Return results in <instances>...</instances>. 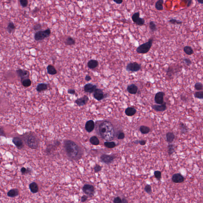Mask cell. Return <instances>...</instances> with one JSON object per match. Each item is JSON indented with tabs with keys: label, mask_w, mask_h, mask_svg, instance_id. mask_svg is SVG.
<instances>
[{
	"label": "cell",
	"mask_w": 203,
	"mask_h": 203,
	"mask_svg": "<svg viewBox=\"0 0 203 203\" xmlns=\"http://www.w3.org/2000/svg\"><path fill=\"white\" fill-rule=\"evenodd\" d=\"M68 93L69 94H75V90L74 89H69L68 90Z\"/></svg>",
	"instance_id": "55"
},
{
	"label": "cell",
	"mask_w": 203,
	"mask_h": 203,
	"mask_svg": "<svg viewBox=\"0 0 203 203\" xmlns=\"http://www.w3.org/2000/svg\"><path fill=\"white\" fill-rule=\"evenodd\" d=\"M122 203H128V202L127 201V199H125V198H122Z\"/></svg>",
	"instance_id": "59"
},
{
	"label": "cell",
	"mask_w": 203,
	"mask_h": 203,
	"mask_svg": "<svg viewBox=\"0 0 203 203\" xmlns=\"http://www.w3.org/2000/svg\"><path fill=\"white\" fill-rule=\"evenodd\" d=\"M183 50L184 52L188 55H191L194 53V51L192 49L191 46H184L183 48Z\"/></svg>",
	"instance_id": "31"
},
{
	"label": "cell",
	"mask_w": 203,
	"mask_h": 203,
	"mask_svg": "<svg viewBox=\"0 0 203 203\" xmlns=\"http://www.w3.org/2000/svg\"><path fill=\"white\" fill-rule=\"evenodd\" d=\"M141 68V67L140 64L136 62H134L128 64L126 67V70L127 71L136 72L139 71Z\"/></svg>",
	"instance_id": "7"
},
{
	"label": "cell",
	"mask_w": 203,
	"mask_h": 203,
	"mask_svg": "<svg viewBox=\"0 0 203 203\" xmlns=\"http://www.w3.org/2000/svg\"><path fill=\"white\" fill-rule=\"evenodd\" d=\"M194 97L198 99H203V91L195 92L194 94Z\"/></svg>",
	"instance_id": "37"
},
{
	"label": "cell",
	"mask_w": 203,
	"mask_h": 203,
	"mask_svg": "<svg viewBox=\"0 0 203 203\" xmlns=\"http://www.w3.org/2000/svg\"><path fill=\"white\" fill-rule=\"evenodd\" d=\"M173 182L175 183H181L184 181V177L180 173L174 174L171 178Z\"/></svg>",
	"instance_id": "10"
},
{
	"label": "cell",
	"mask_w": 203,
	"mask_h": 203,
	"mask_svg": "<svg viewBox=\"0 0 203 203\" xmlns=\"http://www.w3.org/2000/svg\"><path fill=\"white\" fill-rule=\"evenodd\" d=\"M197 1L198 2V3H200V4H203V0H198Z\"/></svg>",
	"instance_id": "60"
},
{
	"label": "cell",
	"mask_w": 203,
	"mask_h": 203,
	"mask_svg": "<svg viewBox=\"0 0 203 203\" xmlns=\"http://www.w3.org/2000/svg\"><path fill=\"white\" fill-rule=\"evenodd\" d=\"M183 62L187 66H190L192 62L190 59L188 58H184L183 59Z\"/></svg>",
	"instance_id": "48"
},
{
	"label": "cell",
	"mask_w": 203,
	"mask_h": 203,
	"mask_svg": "<svg viewBox=\"0 0 203 203\" xmlns=\"http://www.w3.org/2000/svg\"><path fill=\"white\" fill-rule=\"evenodd\" d=\"M194 88L195 90L198 91H200L201 90H203V85L202 83L199 82L196 83H195L194 85Z\"/></svg>",
	"instance_id": "41"
},
{
	"label": "cell",
	"mask_w": 203,
	"mask_h": 203,
	"mask_svg": "<svg viewBox=\"0 0 203 203\" xmlns=\"http://www.w3.org/2000/svg\"><path fill=\"white\" fill-rule=\"evenodd\" d=\"M149 28L152 32L157 31V28L156 24L153 21H151L149 23Z\"/></svg>",
	"instance_id": "39"
},
{
	"label": "cell",
	"mask_w": 203,
	"mask_h": 203,
	"mask_svg": "<svg viewBox=\"0 0 203 203\" xmlns=\"http://www.w3.org/2000/svg\"><path fill=\"white\" fill-rule=\"evenodd\" d=\"M97 89V85H93V84L88 83L84 86V90L86 93H94Z\"/></svg>",
	"instance_id": "12"
},
{
	"label": "cell",
	"mask_w": 203,
	"mask_h": 203,
	"mask_svg": "<svg viewBox=\"0 0 203 203\" xmlns=\"http://www.w3.org/2000/svg\"><path fill=\"white\" fill-rule=\"evenodd\" d=\"M153 41V39H149L148 42L139 46L136 49L137 53L142 54H144L148 53L152 47Z\"/></svg>",
	"instance_id": "4"
},
{
	"label": "cell",
	"mask_w": 203,
	"mask_h": 203,
	"mask_svg": "<svg viewBox=\"0 0 203 203\" xmlns=\"http://www.w3.org/2000/svg\"><path fill=\"white\" fill-rule=\"evenodd\" d=\"M94 171L96 173L99 172L102 170V167L99 165H96L94 168Z\"/></svg>",
	"instance_id": "50"
},
{
	"label": "cell",
	"mask_w": 203,
	"mask_h": 203,
	"mask_svg": "<svg viewBox=\"0 0 203 203\" xmlns=\"http://www.w3.org/2000/svg\"><path fill=\"white\" fill-rule=\"evenodd\" d=\"M83 191L88 196H93L94 195L95 188L93 185L86 184L84 185L82 188Z\"/></svg>",
	"instance_id": "6"
},
{
	"label": "cell",
	"mask_w": 203,
	"mask_h": 203,
	"mask_svg": "<svg viewBox=\"0 0 203 203\" xmlns=\"http://www.w3.org/2000/svg\"><path fill=\"white\" fill-rule=\"evenodd\" d=\"M89 100V98L87 96H85L83 97L77 99L75 102L79 106H81L86 104Z\"/></svg>",
	"instance_id": "14"
},
{
	"label": "cell",
	"mask_w": 203,
	"mask_h": 203,
	"mask_svg": "<svg viewBox=\"0 0 203 203\" xmlns=\"http://www.w3.org/2000/svg\"><path fill=\"white\" fill-rule=\"evenodd\" d=\"M179 128L182 134H186L188 131V127L185 124L182 122H180L179 124Z\"/></svg>",
	"instance_id": "27"
},
{
	"label": "cell",
	"mask_w": 203,
	"mask_h": 203,
	"mask_svg": "<svg viewBox=\"0 0 203 203\" xmlns=\"http://www.w3.org/2000/svg\"><path fill=\"white\" fill-rule=\"evenodd\" d=\"M65 43L67 45L71 46L74 45L75 43V41L73 37L69 36L66 38V40L65 41Z\"/></svg>",
	"instance_id": "30"
},
{
	"label": "cell",
	"mask_w": 203,
	"mask_h": 203,
	"mask_svg": "<svg viewBox=\"0 0 203 203\" xmlns=\"http://www.w3.org/2000/svg\"><path fill=\"white\" fill-rule=\"evenodd\" d=\"M15 28L16 27L14 23L12 22H10L8 23L7 27V30L9 34H11L14 31Z\"/></svg>",
	"instance_id": "28"
},
{
	"label": "cell",
	"mask_w": 203,
	"mask_h": 203,
	"mask_svg": "<svg viewBox=\"0 0 203 203\" xmlns=\"http://www.w3.org/2000/svg\"><path fill=\"white\" fill-rule=\"evenodd\" d=\"M29 188L32 193L35 194L37 193L39 191V186L35 182H33L30 183L29 185Z\"/></svg>",
	"instance_id": "21"
},
{
	"label": "cell",
	"mask_w": 203,
	"mask_h": 203,
	"mask_svg": "<svg viewBox=\"0 0 203 203\" xmlns=\"http://www.w3.org/2000/svg\"><path fill=\"white\" fill-rule=\"evenodd\" d=\"M90 143L94 145H98L99 144L100 142L98 138L95 136H93L90 139Z\"/></svg>",
	"instance_id": "34"
},
{
	"label": "cell",
	"mask_w": 203,
	"mask_h": 203,
	"mask_svg": "<svg viewBox=\"0 0 203 203\" xmlns=\"http://www.w3.org/2000/svg\"><path fill=\"white\" fill-rule=\"evenodd\" d=\"M95 127V125L94 121L93 120H89L87 121L85 124V128L88 132H90L94 130Z\"/></svg>",
	"instance_id": "17"
},
{
	"label": "cell",
	"mask_w": 203,
	"mask_h": 203,
	"mask_svg": "<svg viewBox=\"0 0 203 203\" xmlns=\"http://www.w3.org/2000/svg\"><path fill=\"white\" fill-rule=\"evenodd\" d=\"M145 23V20L143 18H139V19L137 21L136 24L138 26H143V25Z\"/></svg>",
	"instance_id": "46"
},
{
	"label": "cell",
	"mask_w": 203,
	"mask_h": 203,
	"mask_svg": "<svg viewBox=\"0 0 203 203\" xmlns=\"http://www.w3.org/2000/svg\"><path fill=\"white\" fill-rule=\"evenodd\" d=\"M21 81L23 86L26 87L30 86L31 85V81L29 78L26 79Z\"/></svg>",
	"instance_id": "33"
},
{
	"label": "cell",
	"mask_w": 203,
	"mask_h": 203,
	"mask_svg": "<svg viewBox=\"0 0 203 203\" xmlns=\"http://www.w3.org/2000/svg\"><path fill=\"white\" fill-rule=\"evenodd\" d=\"M12 142L19 149L23 148V144L22 140L18 137H14L12 139Z\"/></svg>",
	"instance_id": "15"
},
{
	"label": "cell",
	"mask_w": 203,
	"mask_h": 203,
	"mask_svg": "<svg viewBox=\"0 0 203 203\" xmlns=\"http://www.w3.org/2000/svg\"><path fill=\"white\" fill-rule=\"evenodd\" d=\"M169 22L170 23L172 24L175 25V24H181L183 23V22H182L181 21L177 20L175 19H171L169 21Z\"/></svg>",
	"instance_id": "42"
},
{
	"label": "cell",
	"mask_w": 203,
	"mask_h": 203,
	"mask_svg": "<svg viewBox=\"0 0 203 203\" xmlns=\"http://www.w3.org/2000/svg\"><path fill=\"white\" fill-rule=\"evenodd\" d=\"M51 30L49 28L45 30H40L35 33L34 35V39L36 41H41L44 40L50 36Z\"/></svg>",
	"instance_id": "5"
},
{
	"label": "cell",
	"mask_w": 203,
	"mask_h": 203,
	"mask_svg": "<svg viewBox=\"0 0 203 203\" xmlns=\"http://www.w3.org/2000/svg\"><path fill=\"white\" fill-rule=\"evenodd\" d=\"M31 171H32L31 169L30 168L26 169L25 167H23L21 169V172L23 175L30 174L31 173Z\"/></svg>",
	"instance_id": "36"
},
{
	"label": "cell",
	"mask_w": 203,
	"mask_h": 203,
	"mask_svg": "<svg viewBox=\"0 0 203 203\" xmlns=\"http://www.w3.org/2000/svg\"><path fill=\"white\" fill-rule=\"evenodd\" d=\"M19 2L21 6L23 8L26 7L28 4V1L27 0H20Z\"/></svg>",
	"instance_id": "45"
},
{
	"label": "cell",
	"mask_w": 203,
	"mask_h": 203,
	"mask_svg": "<svg viewBox=\"0 0 203 203\" xmlns=\"http://www.w3.org/2000/svg\"><path fill=\"white\" fill-rule=\"evenodd\" d=\"M98 62L96 60H90L88 62L87 66L90 69H94L98 65Z\"/></svg>",
	"instance_id": "19"
},
{
	"label": "cell",
	"mask_w": 203,
	"mask_h": 203,
	"mask_svg": "<svg viewBox=\"0 0 203 203\" xmlns=\"http://www.w3.org/2000/svg\"><path fill=\"white\" fill-rule=\"evenodd\" d=\"M104 145L107 148H112L116 147V143L113 142H106L104 143Z\"/></svg>",
	"instance_id": "38"
},
{
	"label": "cell",
	"mask_w": 203,
	"mask_h": 203,
	"mask_svg": "<svg viewBox=\"0 0 203 203\" xmlns=\"http://www.w3.org/2000/svg\"><path fill=\"white\" fill-rule=\"evenodd\" d=\"M164 1L163 0H159L156 2L155 4V8L157 10L162 11L163 10V4Z\"/></svg>",
	"instance_id": "29"
},
{
	"label": "cell",
	"mask_w": 203,
	"mask_h": 203,
	"mask_svg": "<svg viewBox=\"0 0 203 203\" xmlns=\"http://www.w3.org/2000/svg\"><path fill=\"white\" fill-rule=\"evenodd\" d=\"M115 158V157L114 156L106 154L102 155L100 158L101 161L107 164H109L112 163Z\"/></svg>",
	"instance_id": "9"
},
{
	"label": "cell",
	"mask_w": 203,
	"mask_h": 203,
	"mask_svg": "<svg viewBox=\"0 0 203 203\" xmlns=\"http://www.w3.org/2000/svg\"><path fill=\"white\" fill-rule=\"evenodd\" d=\"M144 191L148 194H150L151 193H152V187L150 185H149V184L146 185V186L144 187Z\"/></svg>",
	"instance_id": "44"
},
{
	"label": "cell",
	"mask_w": 203,
	"mask_h": 203,
	"mask_svg": "<svg viewBox=\"0 0 203 203\" xmlns=\"http://www.w3.org/2000/svg\"><path fill=\"white\" fill-rule=\"evenodd\" d=\"M152 107L153 109L157 112H163L167 109L166 103L165 102L161 105H154Z\"/></svg>",
	"instance_id": "16"
},
{
	"label": "cell",
	"mask_w": 203,
	"mask_h": 203,
	"mask_svg": "<svg viewBox=\"0 0 203 203\" xmlns=\"http://www.w3.org/2000/svg\"><path fill=\"white\" fill-rule=\"evenodd\" d=\"M140 131L142 133L144 134H147L150 131V129L149 127L147 126H140Z\"/></svg>",
	"instance_id": "35"
},
{
	"label": "cell",
	"mask_w": 203,
	"mask_h": 203,
	"mask_svg": "<svg viewBox=\"0 0 203 203\" xmlns=\"http://www.w3.org/2000/svg\"><path fill=\"white\" fill-rule=\"evenodd\" d=\"M94 98L97 100L100 101L104 98V95L102 90L100 89H97L94 92Z\"/></svg>",
	"instance_id": "13"
},
{
	"label": "cell",
	"mask_w": 203,
	"mask_h": 203,
	"mask_svg": "<svg viewBox=\"0 0 203 203\" xmlns=\"http://www.w3.org/2000/svg\"><path fill=\"white\" fill-rule=\"evenodd\" d=\"M139 143L141 145H144L146 144V141L143 140H139Z\"/></svg>",
	"instance_id": "56"
},
{
	"label": "cell",
	"mask_w": 203,
	"mask_h": 203,
	"mask_svg": "<svg viewBox=\"0 0 203 203\" xmlns=\"http://www.w3.org/2000/svg\"><path fill=\"white\" fill-rule=\"evenodd\" d=\"M125 138V134L124 132H121L119 133L118 136H117V139L119 140H122L123 139Z\"/></svg>",
	"instance_id": "52"
},
{
	"label": "cell",
	"mask_w": 203,
	"mask_h": 203,
	"mask_svg": "<svg viewBox=\"0 0 203 203\" xmlns=\"http://www.w3.org/2000/svg\"><path fill=\"white\" fill-rule=\"evenodd\" d=\"M165 94V93L163 92H159L157 93L154 98V100L156 103L159 105L163 104V102H164L163 100V98Z\"/></svg>",
	"instance_id": "11"
},
{
	"label": "cell",
	"mask_w": 203,
	"mask_h": 203,
	"mask_svg": "<svg viewBox=\"0 0 203 203\" xmlns=\"http://www.w3.org/2000/svg\"><path fill=\"white\" fill-rule=\"evenodd\" d=\"M127 90L130 94H136L138 90L137 86L133 84L129 85L127 86Z\"/></svg>",
	"instance_id": "20"
},
{
	"label": "cell",
	"mask_w": 203,
	"mask_h": 203,
	"mask_svg": "<svg viewBox=\"0 0 203 203\" xmlns=\"http://www.w3.org/2000/svg\"><path fill=\"white\" fill-rule=\"evenodd\" d=\"M180 99L184 102H187L188 101V98L185 96L183 95H180Z\"/></svg>",
	"instance_id": "51"
},
{
	"label": "cell",
	"mask_w": 203,
	"mask_h": 203,
	"mask_svg": "<svg viewBox=\"0 0 203 203\" xmlns=\"http://www.w3.org/2000/svg\"><path fill=\"white\" fill-rule=\"evenodd\" d=\"M47 73L51 75H54L57 73V71L54 66L51 65H49L47 67Z\"/></svg>",
	"instance_id": "24"
},
{
	"label": "cell",
	"mask_w": 203,
	"mask_h": 203,
	"mask_svg": "<svg viewBox=\"0 0 203 203\" xmlns=\"http://www.w3.org/2000/svg\"><path fill=\"white\" fill-rule=\"evenodd\" d=\"M154 176L156 178V179L158 180H161L162 178V173L161 171H155L154 173Z\"/></svg>",
	"instance_id": "43"
},
{
	"label": "cell",
	"mask_w": 203,
	"mask_h": 203,
	"mask_svg": "<svg viewBox=\"0 0 203 203\" xmlns=\"http://www.w3.org/2000/svg\"><path fill=\"white\" fill-rule=\"evenodd\" d=\"M88 198V196H87V195H83L81 198V202H83V203L85 202H86Z\"/></svg>",
	"instance_id": "53"
},
{
	"label": "cell",
	"mask_w": 203,
	"mask_h": 203,
	"mask_svg": "<svg viewBox=\"0 0 203 203\" xmlns=\"http://www.w3.org/2000/svg\"><path fill=\"white\" fill-rule=\"evenodd\" d=\"M187 7H190L192 3V0H187Z\"/></svg>",
	"instance_id": "58"
},
{
	"label": "cell",
	"mask_w": 203,
	"mask_h": 203,
	"mask_svg": "<svg viewBox=\"0 0 203 203\" xmlns=\"http://www.w3.org/2000/svg\"><path fill=\"white\" fill-rule=\"evenodd\" d=\"M113 1L115 3H117V4H121L123 3V1L121 0H113Z\"/></svg>",
	"instance_id": "57"
},
{
	"label": "cell",
	"mask_w": 203,
	"mask_h": 203,
	"mask_svg": "<svg viewBox=\"0 0 203 203\" xmlns=\"http://www.w3.org/2000/svg\"><path fill=\"white\" fill-rule=\"evenodd\" d=\"M167 151L169 156L173 154L175 152V145L173 144H169L167 147Z\"/></svg>",
	"instance_id": "32"
},
{
	"label": "cell",
	"mask_w": 203,
	"mask_h": 203,
	"mask_svg": "<svg viewBox=\"0 0 203 203\" xmlns=\"http://www.w3.org/2000/svg\"><path fill=\"white\" fill-rule=\"evenodd\" d=\"M140 12H137L136 13H135L134 14H133V15L132 16V20L135 23H136L137 21L139 19V18H140Z\"/></svg>",
	"instance_id": "40"
},
{
	"label": "cell",
	"mask_w": 203,
	"mask_h": 203,
	"mask_svg": "<svg viewBox=\"0 0 203 203\" xmlns=\"http://www.w3.org/2000/svg\"><path fill=\"white\" fill-rule=\"evenodd\" d=\"M48 89V85L47 84L41 83L37 85L36 90L38 92H41L47 90Z\"/></svg>",
	"instance_id": "25"
},
{
	"label": "cell",
	"mask_w": 203,
	"mask_h": 203,
	"mask_svg": "<svg viewBox=\"0 0 203 203\" xmlns=\"http://www.w3.org/2000/svg\"><path fill=\"white\" fill-rule=\"evenodd\" d=\"M26 144L31 149H36L39 144V139L33 134H29L25 139Z\"/></svg>",
	"instance_id": "3"
},
{
	"label": "cell",
	"mask_w": 203,
	"mask_h": 203,
	"mask_svg": "<svg viewBox=\"0 0 203 203\" xmlns=\"http://www.w3.org/2000/svg\"><path fill=\"white\" fill-rule=\"evenodd\" d=\"M16 73L18 76L20 78L21 81L26 79L29 78L30 73L27 70L18 69L16 70Z\"/></svg>",
	"instance_id": "8"
},
{
	"label": "cell",
	"mask_w": 203,
	"mask_h": 203,
	"mask_svg": "<svg viewBox=\"0 0 203 203\" xmlns=\"http://www.w3.org/2000/svg\"><path fill=\"white\" fill-rule=\"evenodd\" d=\"M91 79V77L88 75H86V76H85V80L87 81H90V80Z\"/></svg>",
	"instance_id": "54"
},
{
	"label": "cell",
	"mask_w": 203,
	"mask_h": 203,
	"mask_svg": "<svg viewBox=\"0 0 203 203\" xmlns=\"http://www.w3.org/2000/svg\"><path fill=\"white\" fill-rule=\"evenodd\" d=\"M41 29H42V26L40 23H38V24L35 25L33 27V29L35 31L40 30H41Z\"/></svg>",
	"instance_id": "47"
},
{
	"label": "cell",
	"mask_w": 203,
	"mask_h": 203,
	"mask_svg": "<svg viewBox=\"0 0 203 203\" xmlns=\"http://www.w3.org/2000/svg\"><path fill=\"white\" fill-rule=\"evenodd\" d=\"M113 203H123L122 199L119 196L116 197L113 200Z\"/></svg>",
	"instance_id": "49"
},
{
	"label": "cell",
	"mask_w": 203,
	"mask_h": 203,
	"mask_svg": "<svg viewBox=\"0 0 203 203\" xmlns=\"http://www.w3.org/2000/svg\"><path fill=\"white\" fill-rule=\"evenodd\" d=\"M98 125V133L102 139L108 141L113 140L115 136L114 129L110 122L107 121H102Z\"/></svg>",
	"instance_id": "1"
},
{
	"label": "cell",
	"mask_w": 203,
	"mask_h": 203,
	"mask_svg": "<svg viewBox=\"0 0 203 203\" xmlns=\"http://www.w3.org/2000/svg\"><path fill=\"white\" fill-rule=\"evenodd\" d=\"M19 194V191L17 188L11 189L7 193L8 196L11 198H14L17 196Z\"/></svg>",
	"instance_id": "22"
},
{
	"label": "cell",
	"mask_w": 203,
	"mask_h": 203,
	"mask_svg": "<svg viewBox=\"0 0 203 203\" xmlns=\"http://www.w3.org/2000/svg\"><path fill=\"white\" fill-rule=\"evenodd\" d=\"M136 113V110L133 108H128L125 111V113L128 116H132L135 114Z\"/></svg>",
	"instance_id": "26"
},
{
	"label": "cell",
	"mask_w": 203,
	"mask_h": 203,
	"mask_svg": "<svg viewBox=\"0 0 203 203\" xmlns=\"http://www.w3.org/2000/svg\"><path fill=\"white\" fill-rule=\"evenodd\" d=\"M64 148L66 154L69 159L77 161L81 158L83 153L81 149L73 141H65Z\"/></svg>",
	"instance_id": "2"
},
{
	"label": "cell",
	"mask_w": 203,
	"mask_h": 203,
	"mask_svg": "<svg viewBox=\"0 0 203 203\" xmlns=\"http://www.w3.org/2000/svg\"><path fill=\"white\" fill-rule=\"evenodd\" d=\"M166 140L167 143H168L169 144H171L173 141L175 136V134H174L173 132H169L166 134Z\"/></svg>",
	"instance_id": "23"
},
{
	"label": "cell",
	"mask_w": 203,
	"mask_h": 203,
	"mask_svg": "<svg viewBox=\"0 0 203 203\" xmlns=\"http://www.w3.org/2000/svg\"><path fill=\"white\" fill-rule=\"evenodd\" d=\"M180 71V70H179ZM179 71L177 69H175L173 66H170L167 68L166 71V75L168 77H171L175 75V73L179 72Z\"/></svg>",
	"instance_id": "18"
}]
</instances>
